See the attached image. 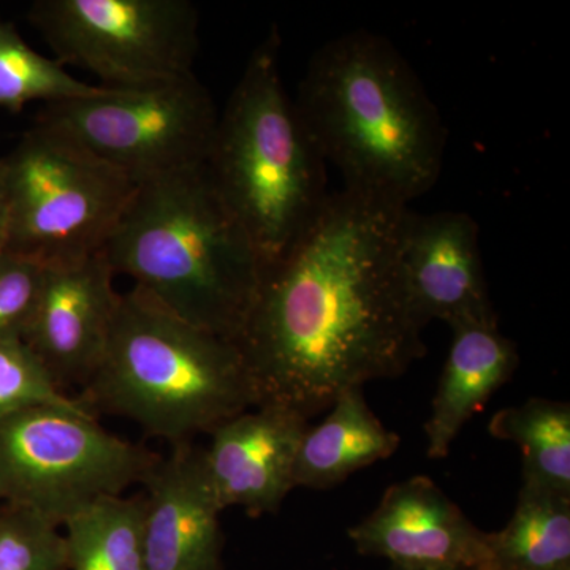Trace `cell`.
I'll return each instance as SVG.
<instances>
[{
	"instance_id": "6da1fadb",
	"label": "cell",
	"mask_w": 570,
	"mask_h": 570,
	"mask_svg": "<svg viewBox=\"0 0 570 570\" xmlns=\"http://www.w3.org/2000/svg\"><path fill=\"white\" fill-rule=\"evenodd\" d=\"M409 208L343 187L265 266L236 341L257 406L309 420L346 390L403 376L426 354L401 266Z\"/></svg>"
},
{
	"instance_id": "7a4b0ae2",
	"label": "cell",
	"mask_w": 570,
	"mask_h": 570,
	"mask_svg": "<svg viewBox=\"0 0 570 570\" xmlns=\"http://www.w3.org/2000/svg\"><path fill=\"white\" fill-rule=\"evenodd\" d=\"M294 102L344 189L409 206L436 186L448 130L387 37L360 29L326 41L307 63Z\"/></svg>"
},
{
	"instance_id": "3957f363",
	"label": "cell",
	"mask_w": 570,
	"mask_h": 570,
	"mask_svg": "<svg viewBox=\"0 0 570 570\" xmlns=\"http://www.w3.org/2000/svg\"><path fill=\"white\" fill-rule=\"evenodd\" d=\"M104 254L116 276L130 277L176 316L234 343L265 269L205 164L138 184Z\"/></svg>"
},
{
	"instance_id": "277c9868",
	"label": "cell",
	"mask_w": 570,
	"mask_h": 570,
	"mask_svg": "<svg viewBox=\"0 0 570 570\" xmlns=\"http://www.w3.org/2000/svg\"><path fill=\"white\" fill-rule=\"evenodd\" d=\"M80 400L94 414L132 420L171 445L257 406L234 341L184 321L135 285L119 294L107 351Z\"/></svg>"
},
{
	"instance_id": "5b68a950",
	"label": "cell",
	"mask_w": 570,
	"mask_h": 570,
	"mask_svg": "<svg viewBox=\"0 0 570 570\" xmlns=\"http://www.w3.org/2000/svg\"><path fill=\"white\" fill-rule=\"evenodd\" d=\"M279 50L276 29L255 47L205 163L265 266L303 234L330 195L325 160L285 91Z\"/></svg>"
},
{
	"instance_id": "8992f818",
	"label": "cell",
	"mask_w": 570,
	"mask_h": 570,
	"mask_svg": "<svg viewBox=\"0 0 570 570\" xmlns=\"http://www.w3.org/2000/svg\"><path fill=\"white\" fill-rule=\"evenodd\" d=\"M160 455L105 430L85 404L0 419V504L62 527L78 510L142 485Z\"/></svg>"
},
{
	"instance_id": "52a82bcc",
	"label": "cell",
	"mask_w": 570,
	"mask_h": 570,
	"mask_svg": "<svg viewBox=\"0 0 570 570\" xmlns=\"http://www.w3.org/2000/svg\"><path fill=\"white\" fill-rule=\"evenodd\" d=\"M2 163L9 197L6 250L47 266L102 253L137 189L121 171L37 126Z\"/></svg>"
},
{
	"instance_id": "ba28073f",
	"label": "cell",
	"mask_w": 570,
	"mask_h": 570,
	"mask_svg": "<svg viewBox=\"0 0 570 570\" xmlns=\"http://www.w3.org/2000/svg\"><path fill=\"white\" fill-rule=\"evenodd\" d=\"M219 112L195 73L48 104L33 126L142 184L206 163Z\"/></svg>"
},
{
	"instance_id": "9c48e42d",
	"label": "cell",
	"mask_w": 570,
	"mask_h": 570,
	"mask_svg": "<svg viewBox=\"0 0 570 570\" xmlns=\"http://www.w3.org/2000/svg\"><path fill=\"white\" fill-rule=\"evenodd\" d=\"M28 18L56 61L88 70L104 88L194 73L200 18L187 0H37Z\"/></svg>"
},
{
	"instance_id": "30bf717a",
	"label": "cell",
	"mask_w": 570,
	"mask_h": 570,
	"mask_svg": "<svg viewBox=\"0 0 570 570\" xmlns=\"http://www.w3.org/2000/svg\"><path fill=\"white\" fill-rule=\"evenodd\" d=\"M347 535L360 554L387 560L392 568H489L487 532L426 475L389 487L377 508Z\"/></svg>"
},
{
	"instance_id": "8fae6325",
	"label": "cell",
	"mask_w": 570,
	"mask_h": 570,
	"mask_svg": "<svg viewBox=\"0 0 570 570\" xmlns=\"http://www.w3.org/2000/svg\"><path fill=\"white\" fill-rule=\"evenodd\" d=\"M401 266L409 303L423 328L433 321L498 325L480 253L479 225L463 212L407 209Z\"/></svg>"
},
{
	"instance_id": "7c38bea8",
	"label": "cell",
	"mask_w": 570,
	"mask_h": 570,
	"mask_svg": "<svg viewBox=\"0 0 570 570\" xmlns=\"http://www.w3.org/2000/svg\"><path fill=\"white\" fill-rule=\"evenodd\" d=\"M104 250L47 266L39 309L26 336L62 392L85 387L107 351L119 294Z\"/></svg>"
},
{
	"instance_id": "4fadbf2b",
	"label": "cell",
	"mask_w": 570,
	"mask_h": 570,
	"mask_svg": "<svg viewBox=\"0 0 570 570\" xmlns=\"http://www.w3.org/2000/svg\"><path fill=\"white\" fill-rule=\"evenodd\" d=\"M146 570H224L220 508L204 448L171 445L142 482Z\"/></svg>"
},
{
	"instance_id": "5bb4252c",
	"label": "cell",
	"mask_w": 570,
	"mask_h": 570,
	"mask_svg": "<svg viewBox=\"0 0 570 570\" xmlns=\"http://www.w3.org/2000/svg\"><path fill=\"white\" fill-rule=\"evenodd\" d=\"M307 422L288 409L262 404L213 430L204 463L220 508H242L250 517L276 513L295 489Z\"/></svg>"
},
{
	"instance_id": "9a60e30c",
	"label": "cell",
	"mask_w": 570,
	"mask_h": 570,
	"mask_svg": "<svg viewBox=\"0 0 570 570\" xmlns=\"http://www.w3.org/2000/svg\"><path fill=\"white\" fill-rule=\"evenodd\" d=\"M452 344L425 423L426 455L449 456L453 441L487 401L519 367L515 343L498 325L452 326Z\"/></svg>"
},
{
	"instance_id": "2e32d148",
	"label": "cell",
	"mask_w": 570,
	"mask_h": 570,
	"mask_svg": "<svg viewBox=\"0 0 570 570\" xmlns=\"http://www.w3.org/2000/svg\"><path fill=\"white\" fill-rule=\"evenodd\" d=\"M401 438L367 406L362 387L348 389L316 428H307L296 453L295 489L328 490L360 469L387 460Z\"/></svg>"
},
{
	"instance_id": "e0dca14e",
	"label": "cell",
	"mask_w": 570,
	"mask_h": 570,
	"mask_svg": "<svg viewBox=\"0 0 570 570\" xmlns=\"http://www.w3.org/2000/svg\"><path fill=\"white\" fill-rule=\"evenodd\" d=\"M487 570H570V497L521 487L512 519L487 532Z\"/></svg>"
},
{
	"instance_id": "ac0fdd59",
	"label": "cell",
	"mask_w": 570,
	"mask_h": 570,
	"mask_svg": "<svg viewBox=\"0 0 570 570\" xmlns=\"http://www.w3.org/2000/svg\"><path fill=\"white\" fill-rule=\"evenodd\" d=\"M62 527L67 570H146L145 494L97 499Z\"/></svg>"
},
{
	"instance_id": "d6986e66",
	"label": "cell",
	"mask_w": 570,
	"mask_h": 570,
	"mask_svg": "<svg viewBox=\"0 0 570 570\" xmlns=\"http://www.w3.org/2000/svg\"><path fill=\"white\" fill-rule=\"evenodd\" d=\"M491 436L519 445L524 485L570 497V404L531 397L497 412Z\"/></svg>"
},
{
	"instance_id": "ffe728a7",
	"label": "cell",
	"mask_w": 570,
	"mask_h": 570,
	"mask_svg": "<svg viewBox=\"0 0 570 570\" xmlns=\"http://www.w3.org/2000/svg\"><path fill=\"white\" fill-rule=\"evenodd\" d=\"M104 86L82 82L56 59L26 43L18 29L0 18V108L21 111L33 102L59 104L102 92Z\"/></svg>"
},
{
	"instance_id": "44dd1931",
	"label": "cell",
	"mask_w": 570,
	"mask_h": 570,
	"mask_svg": "<svg viewBox=\"0 0 570 570\" xmlns=\"http://www.w3.org/2000/svg\"><path fill=\"white\" fill-rule=\"evenodd\" d=\"M0 570H67L59 527L31 510L0 504Z\"/></svg>"
},
{
	"instance_id": "7402d4cb",
	"label": "cell",
	"mask_w": 570,
	"mask_h": 570,
	"mask_svg": "<svg viewBox=\"0 0 570 570\" xmlns=\"http://www.w3.org/2000/svg\"><path fill=\"white\" fill-rule=\"evenodd\" d=\"M81 404L59 389L24 341H0V419L24 409Z\"/></svg>"
},
{
	"instance_id": "603a6c76",
	"label": "cell",
	"mask_w": 570,
	"mask_h": 570,
	"mask_svg": "<svg viewBox=\"0 0 570 570\" xmlns=\"http://www.w3.org/2000/svg\"><path fill=\"white\" fill-rule=\"evenodd\" d=\"M47 265L26 255L0 253V341H24L39 309Z\"/></svg>"
},
{
	"instance_id": "cb8c5ba5",
	"label": "cell",
	"mask_w": 570,
	"mask_h": 570,
	"mask_svg": "<svg viewBox=\"0 0 570 570\" xmlns=\"http://www.w3.org/2000/svg\"><path fill=\"white\" fill-rule=\"evenodd\" d=\"M9 234V197H7L6 170L0 157V253L6 250Z\"/></svg>"
},
{
	"instance_id": "d4e9b609",
	"label": "cell",
	"mask_w": 570,
	"mask_h": 570,
	"mask_svg": "<svg viewBox=\"0 0 570 570\" xmlns=\"http://www.w3.org/2000/svg\"><path fill=\"white\" fill-rule=\"evenodd\" d=\"M390 570H419V569H401V568H392V566H390ZM439 570H450V569H439Z\"/></svg>"
}]
</instances>
